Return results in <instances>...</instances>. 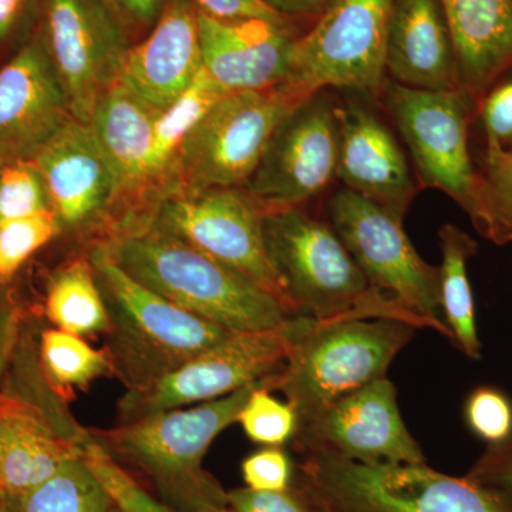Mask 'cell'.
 <instances>
[{
    "mask_svg": "<svg viewBox=\"0 0 512 512\" xmlns=\"http://www.w3.org/2000/svg\"><path fill=\"white\" fill-rule=\"evenodd\" d=\"M100 244L141 285L231 332L279 328L293 316L252 279L158 228L146 215L120 218Z\"/></svg>",
    "mask_w": 512,
    "mask_h": 512,
    "instance_id": "cell-1",
    "label": "cell"
},
{
    "mask_svg": "<svg viewBox=\"0 0 512 512\" xmlns=\"http://www.w3.org/2000/svg\"><path fill=\"white\" fill-rule=\"evenodd\" d=\"M264 234L269 258L296 315L318 322L399 320L420 329L409 312L370 286L328 222L301 207L269 210Z\"/></svg>",
    "mask_w": 512,
    "mask_h": 512,
    "instance_id": "cell-2",
    "label": "cell"
},
{
    "mask_svg": "<svg viewBox=\"0 0 512 512\" xmlns=\"http://www.w3.org/2000/svg\"><path fill=\"white\" fill-rule=\"evenodd\" d=\"M89 261L109 312L107 356L128 390L156 382L232 333L141 285L100 242Z\"/></svg>",
    "mask_w": 512,
    "mask_h": 512,
    "instance_id": "cell-3",
    "label": "cell"
},
{
    "mask_svg": "<svg viewBox=\"0 0 512 512\" xmlns=\"http://www.w3.org/2000/svg\"><path fill=\"white\" fill-rule=\"evenodd\" d=\"M414 330L399 320L318 322L298 315L291 350L269 389L285 394L301 426L345 394L386 377Z\"/></svg>",
    "mask_w": 512,
    "mask_h": 512,
    "instance_id": "cell-4",
    "label": "cell"
},
{
    "mask_svg": "<svg viewBox=\"0 0 512 512\" xmlns=\"http://www.w3.org/2000/svg\"><path fill=\"white\" fill-rule=\"evenodd\" d=\"M262 380L190 409L165 410L89 433L111 457L153 478L165 497L184 511L198 503L228 505L227 491L202 470V460L212 441L237 423L249 394Z\"/></svg>",
    "mask_w": 512,
    "mask_h": 512,
    "instance_id": "cell-5",
    "label": "cell"
},
{
    "mask_svg": "<svg viewBox=\"0 0 512 512\" xmlns=\"http://www.w3.org/2000/svg\"><path fill=\"white\" fill-rule=\"evenodd\" d=\"M296 481L330 512H512V495L426 463H360L306 451Z\"/></svg>",
    "mask_w": 512,
    "mask_h": 512,
    "instance_id": "cell-6",
    "label": "cell"
},
{
    "mask_svg": "<svg viewBox=\"0 0 512 512\" xmlns=\"http://www.w3.org/2000/svg\"><path fill=\"white\" fill-rule=\"evenodd\" d=\"M309 97L286 83L222 97L185 138L170 180L157 198L171 192L245 187L275 128Z\"/></svg>",
    "mask_w": 512,
    "mask_h": 512,
    "instance_id": "cell-7",
    "label": "cell"
},
{
    "mask_svg": "<svg viewBox=\"0 0 512 512\" xmlns=\"http://www.w3.org/2000/svg\"><path fill=\"white\" fill-rule=\"evenodd\" d=\"M387 110L409 147L420 187L447 194L478 232L483 224V180L468 146L476 101L461 89H412L387 79Z\"/></svg>",
    "mask_w": 512,
    "mask_h": 512,
    "instance_id": "cell-8",
    "label": "cell"
},
{
    "mask_svg": "<svg viewBox=\"0 0 512 512\" xmlns=\"http://www.w3.org/2000/svg\"><path fill=\"white\" fill-rule=\"evenodd\" d=\"M329 224L370 286L419 323L451 340L440 316V269L424 261L396 220L380 205L343 188L328 202Z\"/></svg>",
    "mask_w": 512,
    "mask_h": 512,
    "instance_id": "cell-9",
    "label": "cell"
},
{
    "mask_svg": "<svg viewBox=\"0 0 512 512\" xmlns=\"http://www.w3.org/2000/svg\"><path fill=\"white\" fill-rule=\"evenodd\" d=\"M392 0H330L292 47L286 84L306 96L348 89L382 96Z\"/></svg>",
    "mask_w": 512,
    "mask_h": 512,
    "instance_id": "cell-10",
    "label": "cell"
},
{
    "mask_svg": "<svg viewBox=\"0 0 512 512\" xmlns=\"http://www.w3.org/2000/svg\"><path fill=\"white\" fill-rule=\"evenodd\" d=\"M265 212L245 187H232L171 192L140 214L185 244L252 279L296 316L266 249Z\"/></svg>",
    "mask_w": 512,
    "mask_h": 512,
    "instance_id": "cell-11",
    "label": "cell"
},
{
    "mask_svg": "<svg viewBox=\"0 0 512 512\" xmlns=\"http://www.w3.org/2000/svg\"><path fill=\"white\" fill-rule=\"evenodd\" d=\"M37 35L62 84L74 119L90 123L123 74L127 26L106 0H42Z\"/></svg>",
    "mask_w": 512,
    "mask_h": 512,
    "instance_id": "cell-12",
    "label": "cell"
},
{
    "mask_svg": "<svg viewBox=\"0 0 512 512\" xmlns=\"http://www.w3.org/2000/svg\"><path fill=\"white\" fill-rule=\"evenodd\" d=\"M298 326V315L279 328L232 332L183 366L141 389L128 390L120 402L123 423L194 404L212 402L248 384L275 375L284 366Z\"/></svg>",
    "mask_w": 512,
    "mask_h": 512,
    "instance_id": "cell-13",
    "label": "cell"
},
{
    "mask_svg": "<svg viewBox=\"0 0 512 512\" xmlns=\"http://www.w3.org/2000/svg\"><path fill=\"white\" fill-rule=\"evenodd\" d=\"M338 154L336 104L322 90L275 128L245 190L266 211L302 207L332 183Z\"/></svg>",
    "mask_w": 512,
    "mask_h": 512,
    "instance_id": "cell-14",
    "label": "cell"
},
{
    "mask_svg": "<svg viewBox=\"0 0 512 512\" xmlns=\"http://www.w3.org/2000/svg\"><path fill=\"white\" fill-rule=\"evenodd\" d=\"M296 450L325 451L360 463H426L387 377L353 390L299 426Z\"/></svg>",
    "mask_w": 512,
    "mask_h": 512,
    "instance_id": "cell-15",
    "label": "cell"
},
{
    "mask_svg": "<svg viewBox=\"0 0 512 512\" xmlns=\"http://www.w3.org/2000/svg\"><path fill=\"white\" fill-rule=\"evenodd\" d=\"M70 119L62 84L36 33L0 67V167L33 160Z\"/></svg>",
    "mask_w": 512,
    "mask_h": 512,
    "instance_id": "cell-16",
    "label": "cell"
},
{
    "mask_svg": "<svg viewBox=\"0 0 512 512\" xmlns=\"http://www.w3.org/2000/svg\"><path fill=\"white\" fill-rule=\"evenodd\" d=\"M62 228L103 221L119 202L113 168L89 123L70 119L33 157Z\"/></svg>",
    "mask_w": 512,
    "mask_h": 512,
    "instance_id": "cell-17",
    "label": "cell"
},
{
    "mask_svg": "<svg viewBox=\"0 0 512 512\" xmlns=\"http://www.w3.org/2000/svg\"><path fill=\"white\" fill-rule=\"evenodd\" d=\"M202 69L227 94L258 92L288 79L298 36L285 20L222 22L198 13Z\"/></svg>",
    "mask_w": 512,
    "mask_h": 512,
    "instance_id": "cell-18",
    "label": "cell"
},
{
    "mask_svg": "<svg viewBox=\"0 0 512 512\" xmlns=\"http://www.w3.org/2000/svg\"><path fill=\"white\" fill-rule=\"evenodd\" d=\"M336 116L339 123L336 177L348 190L375 202L403 222L417 184L392 131L373 111L352 101L336 106Z\"/></svg>",
    "mask_w": 512,
    "mask_h": 512,
    "instance_id": "cell-19",
    "label": "cell"
},
{
    "mask_svg": "<svg viewBox=\"0 0 512 512\" xmlns=\"http://www.w3.org/2000/svg\"><path fill=\"white\" fill-rule=\"evenodd\" d=\"M84 430L66 424L43 407L8 390H0V485L18 501L83 457Z\"/></svg>",
    "mask_w": 512,
    "mask_h": 512,
    "instance_id": "cell-20",
    "label": "cell"
},
{
    "mask_svg": "<svg viewBox=\"0 0 512 512\" xmlns=\"http://www.w3.org/2000/svg\"><path fill=\"white\" fill-rule=\"evenodd\" d=\"M201 70L197 9L190 0H167L150 35L128 50L121 80L163 113Z\"/></svg>",
    "mask_w": 512,
    "mask_h": 512,
    "instance_id": "cell-21",
    "label": "cell"
},
{
    "mask_svg": "<svg viewBox=\"0 0 512 512\" xmlns=\"http://www.w3.org/2000/svg\"><path fill=\"white\" fill-rule=\"evenodd\" d=\"M386 72L412 89H460L456 53L440 0H392Z\"/></svg>",
    "mask_w": 512,
    "mask_h": 512,
    "instance_id": "cell-22",
    "label": "cell"
},
{
    "mask_svg": "<svg viewBox=\"0 0 512 512\" xmlns=\"http://www.w3.org/2000/svg\"><path fill=\"white\" fill-rule=\"evenodd\" d=\"M454 53L458 87L480 100L512 66V0H440Z\"/></svg>",
    "mask_w": 512,
    "mask_h": 512,
    "instance_id": "cell-23",
    "label": "cell"
},
{
    "mask_svg": "<svg viewBox=\"0 0 512 512\" xmlns=\"http://www.w3.org/2000/svg\"><path fill=\"white\" fill-rule=\"evenodd\" d=\"M160 111L123 80L111 87L94 110L90 126L119 185V202L146 200L154 126Z\"/></svg>",
    "mask_w": 512,
    "mask_h": 512,
    "instance_id": "cell-24",
    "label": "cell"
},
{
    "mask_svg": "<svg viewBox=\"0 0 512 512\" xmlns=\"http://www.w3.org/2000/svg\"><path fill=\"white\" fill-rule=\"evenodd\" d=\"M441 265L440 308L444 323L451 333V342L468 359H481L476 306L468 279V261L478 252V242L457 225L440 229Z\"/></svg>",
    "mask_w": 512,
    "mask_h": 512,
    "instance_id": "cell-25",
    "label": "cell"
},
{
    "mask_svg": "<svg viewBox=\"0 0 512 512\" xmlns=\"http://www.w3.org/2000/svg\"><path fill=\"white\" fill-rule=\"evenodd\" d=\"M224 96L227 93L202 69L187 92L158 116L148 167L147 207L164 191L185 138Z\"/></svg>",
    "mask_w": 512,
    "mask_h": 512,
    "instance_id": "cell-26",
    "label": "cell"
},
{
    "mask_svg": "<svg viewBox=\"0 0 512 512\" xmlns=\"http://www.w3.org/2000/svg\"><path fill=\"white\" fill-rule=\"evenodd\" d=\"M45 313L56 329L73 335L109 332V312L89 258L74 259L53 275Z\"/></svg>",
    "mask_w": 512,
    "mask_h": 512,
    "instance_id": "cell-27",
    "label": "cell"
},
{
    "mask_svg": "<svg viewBox=\"0 0 512 512\" xmlns=\"http://www.w3.org/2000/svg\"><path fill=\"white\" fill-rule=\"evenodd\" d=\"M15 503L19 512H109L114 507L110 494L83 457L64 464Z\"/></svg>",
    "mask_w": 512,
    "mask_h": 512,
    "instance_id": "cell-28",
    "label": "cell"
},
{
    "mask_svg": "<svg viewBox=\"0 0 512 512\" xmlns=\"http://www.w3.org/2000/svg\"><path fill=\"white\" fill-rule=\"evenodd\" d=\"M40 366L49 382L59 387H83L113 372L109 356L92 348L82 336L60 329L40 336Z\"/></svg>",
    "mask_w": 512,
    "mask_h": 512,
    "instance_id": "cell-29",
    "label": "cell"
},
{
    "mask_svg": "<svg viewBox=\"0 0 512 512\" xmlns=\"http://www.w3.org/2000/svg\"><path fill=\"white\" fill-rule=\"evenodd\" d=\"M483 180V224L478 234L495 245L512 242V151L485 141L478 164Z\"/></svg>",
    "mask_w": 512,
    "mask_h": 512,
    "instance_id": "cell-30",
    "label": "cell"
},
{
    "mask_svg": "<svg viewBox=\"0 0 512 512\" xmlns=\"http://www.w3.org/2000/svg\"><path fill=\"white\" fill-rule=\"evenodd\" d=\"M269 382L271 376L252 390L239 413L237 423L241 424L248 439L254 443L265 447H281L298 434L299 416L292 404L272 396Z\"/></svg>",
    "mask_w": 512,
    "mask_h": 512,
    "instance_id": "cell-31",
    "label": "cell"
},
{
    "mask_svg": "<svg viewBox=\"0 0 512 512\" xmlns=\"http://www.w3.org/2000/svg\"><path fill=\"white\" fill-rule=\"evenodd\" d=\"M62 229L53 211L0 222V285L8 286L19 269Z\"/></svg>",
    "mask_w": 512,
    "mask_h": 512,
    "instance_id": "cell-32",
    "label": "cell"
},
{
    "mask_svg": "<svg viewBox=\"0 0 512 512\" xmlns=\"http://www.w3.org/2000/svg\"><path fill=\"white\" fill-rule=\"evenodd\" d=\"M83 458L99 478L114 505L123 512H175L173 508L156 500L121 468L117 460L104 450L86 431L83 437Z\"/></svg>",
    "mask_w": 512,
    "mask_h": 512,
    "instance_id": "cell-33",
    "label": "cell"
},
{
    "mask_svg": "<svg viewBox=\"0 0 512 512\" xmlns=\"http://www.w3.org/2000/svg\"><path fill=\"white\" fill-rule=\"evenodd\" d=\"M53 211L45 181L33 160L0 167V222Z\"/></svg>",
    "mask_w": 512,
    "mask_h": 512,
    "instance_id": "cell-34",
    "label": "cell"
},
{
    "mask_svg": "<svg viewBox=\"0 0 512 512\" xmlns=\"http://www.w3.org/2000/svg\"><path fill=\"white\" fill-rule=\"evenodd\" d=\"M468 430L487 443L498 444L512 434V400L494 386H478L464 403Z\"/></svg>",
    "mask_w": 512,
    "mask_h": 512,
    "instance_id": "cell-35",
    "label": "cell"
},
{
    "mask_svg": "<svg viewBox=\"0 0 512 512\" xmlns=\"http://www.w3.org/2000/svg\"><path fill=\"white\" fill-rule=\"evenodd\" d=\"M227 503L235 512H330L296 480L282 491L237 488L228 491Z\"/></svg>",
    "mask_w": 512,
    "mask_h": 512,
    "instance_id": "cell-36",
    "label": "cell"
},
{
    "mask_svg": "<svg viewBox=\"0 0 512 512\" xmlns=\"http://www.w3.org/2000/svg\"><path fill=\"white\" fill-rule=\"evenodd\" d=\"M476 119L483 126L485 141L512 150V66L477 101Z\"/></svg>",
    "mask_w": 512,
    "mask_h": 512,
    "instance_id": "cell-37",
    "label": "cell"
},
{
    "mask_svg": "<svg viewBox=\"0 0 512 512\" xmlns=\"http://www.w3.org/2000/svg\"><path fill=\"white\" fill-rule=\"evenodd\" d=\"M242 478L256 491H282L295 483V467L281 447H264L241 464Z\"/></svg>",
    "mask_w": 512,
    "mask_h": 512,
    "instance_id": "cell-38",
    "label": "cell"
},
{
    "mask_svg": "<svg viewBox=\"0 0 512 512\" xmlns=\"http://www.w3.org/2000/svg\"><path fill=\"white\" fill-rule=\"evenodd\" d=\"M466 476L485 487L512 495V434L501 443L487 446Z\"/></svg>",
    "mask_w": 512,
    "mask_h": 512,
    "instance_id": "cell-39",
    "label": "cell"
},
{
    "mask_svg": "<svg viewBox=\"0 0 512 512\" xmlns=\"http://www.w3.org/2000/svg\"><path fill=\"white\" fill-rule=\"evenodd\" d=\"M198 13L207 18L222 22H238V20L266 19L285 20L282 15L266 0H190Z\"/></svg>",
    "mask_w": 512,
    "mask_h": 512,
    "instance_id": "cell-40",
    "label": "cell"
},
{
    "mask_svg": "<svg viewBox=\"0 0 512 512\" xmlns=\"http://www.w3.org/2000/svg\"><path fill=\"white\" fill-rule=\"evenodd\" d=\"M20 309L6 285H0V379L8 372L19 342Z\"/></svg>",
    "mask_w": 512,
    "mask_h": 512,
    "instance_id": "cell-41",
    "label": "cell"
},
{
    "mask_svg": "<svg viewBox=\"0 0 512 512\" xmlns=\"http://www.w3.org/2000/svg\"><path fill=\"white\" fill-rule=\"evenodd\" d=\"M36 5L37 0H0V50L23 36Z\"/></svg>",
    "mask_w": 512,
    "mask_h": 512,
    "instance_id": "cell-42",
    "label": "cell"
},
{
    "mask_svg": "<svg viewBox=\"0 0 512 512\" xmlns=\"http://www.w3.org/2000/svg\"><path fill=\"white\" fill-rule=\"evenodd\" d=\"M128 28H150L163 12L167 0H106Z\"/></svg>",
    "mask_w": 512,
    "mask_h": 512,
    "instance_id": "cell-43",
    "label": "cell"
},
{
    "mask_svg": "<svg viewBox=\"0 0 512 512\" xmlns=\"http://www.w3.org/2000/svg\"><path fill=\"white\" fill-rule=\"evenodd\" d=\"M285 16H319L330 0H266Z\"/></svg>",
    "mask_w": 512,
    "mask_h": 512,
    "instance_id": "cell-44",
    "label": "cell"
},
{
    "mask_svg": "<svg viewBox=\"0 0 512 512\" xmlns=\"http://www.w3.org/2000/svg\"><path fill=\"white\" fill-rule=\"evenodd\" d=\"M187 512H235L228 505H218L211 503H198L188 508Z\"/></svg>",
    "mask_w": 512,
    "mask_h": 512,
    "instance_id": "cell-45",
    "label": "cell"
},
{
    "mask_svg": "<svg viewBox=\"0 0 512 512\" xmlns=\"http://www.w3.org/2000/svg\"><path fill=\"white\" fill-rule=\"evenodd\" d=\"M0 512H19L18 505L12 500L0 501Z\"/></svg>",
    "mask_w": 512,
    "mask_h": 512,
    "instance_id": "cell-46",
    "label": "cell"
},
{
    "mask_svg": "<svg viewBox=\"0 0 512 512\" xmlns=\"http://www.w3.org/2000/svg\"><path fill=\"white\" fill-rule=\"evenodd\" d=\"M8 500V497H6V494L3 493L2 485H0V501Z\"/></svg>",
    "mask_w": 512,
    "mask_h": 512,
    "instance_id": "cell-47",
    "label": "cell"
},
{
    "mask_svg": "<svg viewBox=\"0 0 512 512\" xmlns=\"http://www.w3.org/2000/svg\"><path fill=\"white\" fill-rule=\"evenodd\" d=\"M109 512H123V511H121L120 508L117 507V505H114V507L111 508V510Z\"/></svg>",
    "mask_w": 512,
    "mask_h": 512,
    "instance_id": "cell-48",
    "label": "cell"
},
{
    "mask_svg": "<svg viewBox=\"0 0 512 512\" xmlns=\"http://www.w3.org/2000/svg\"><path fill=\"white\" fill-rule=\"evenodd\" d=\"M508 151H512V150H508Z\"/></svg>",
    "mask_w": 512,
    "mask_h": 512,
    "instance_id": "cell-49",
    "label": "cell"
}]
</instances>
